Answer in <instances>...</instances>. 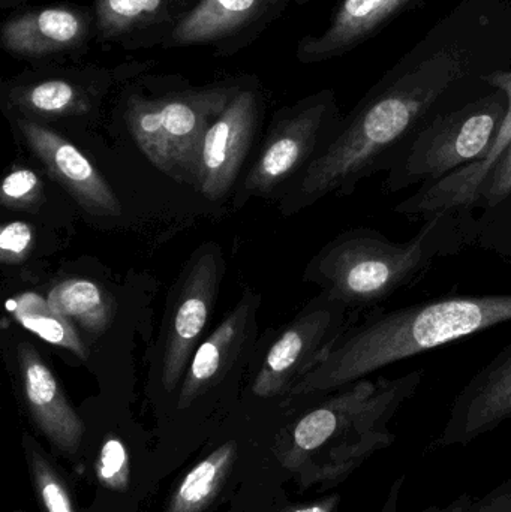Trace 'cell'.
I'll use <instances>...</instances> for the list:
<instances>
[{"label":"cell","mask_w":511,"mask_h":512,"mask_svg":"<svg viewBox=\"0 0 511 512\" xmlns=\"http://www.w3.org/2000/svg\"><path fill=\"white\" fill-rule=\"evenodd\" d=\"M511 69L510 0H462L360 99L303 171L299 206L387 173L429 119Z\"/></svg>","instance_id":"cell-1"},{"label":"cell","mask_w":511,"mask_h":512,"mask_svg":"<svg viewBox=\"0 0 511 512\" xmlns=\"http://www.w3.org/2000/svg\"><path fill=\"white\" fill-rule=\"evenodd\" d=\"M511 322V292L449 295L392 310H372L290 391L317 396L368 378L398 361Z\"/></svg>","instance_id":"cell-2"},{"label":"cell","mask_w":511,"mask_h":512,"mask_svg":"<svg viewBox=\"0 0 511 512\" xmlns=\"http://www.w3.org/2000/svg\"><path fill=\"white\" fill-rule=\"evenodd\" d=\"M423 370L396 378H363L330 391L296 421L282 442L279 459L303 487L347 480L374 454L395 442L390 421L417 393Z\"/></svg>","instance_id":"cell-3"},{"label":"cell","mask_w":511,"mask_h":512,"mask_svg":"<svg viewBox=\"0 0 511 512\" xmlns=\"http://www.w3.org/2000/svg\"><path fill=\"white\" fill-rule=\"evenodd\" d=\"M476 218L467 210L434 213L404 243L392 242L372 228H353L315 256L306 277L348 310L378 309L419 282L438 259L476 246Z\"/></svg>","instance_id":"cell-4"},{"label":"cell","mask_w":511,"mask_h":512,"mask_svg":"<svg viewBox=\"0 0 511 512\" xmlns=\"http://www.w3.org/2000/svg\"><path fill=\"white\" fill-rule=\"evenodd\" d=\"M245 77L194 86L179 74L144 72L122 86L117 107L123 126L162 173L182 182L194 179L204 134Z\"/></svg>","instance_id":"cell-5"},{"label":"cell","mask_w":511,"mask_h":512,"mask_svg":"<svg viewBox=\"0 0 511 512\" xmlns=\"http://www.w3.org/2000/svg\"><path fill=\"white\" fill-rule=\"evenodd\" d=\"M509 111V96L489 86L447 105L426 122L386 173L390 194L423 188L482 161L497 140Z\"/></svg>","instance_id":"cell-6"},{"label":"cell","mask_w":511,"mask_h":512,"mask_svg":"<svg viewBox=\"0 0 511 512\" xmlns=\"http://www.w3.org/2000/svg\"><path fill=\"white\" fill-rule=\"evenodd\" d=\"M158 60H126L116 65L68 63L27 68L3 81L0 101L9 116L36 122L89 119L111 90L150 72Z\"/></svg>","instance_id":"cell-7"},{"label":"cell","mask_w":511,"mask_h":512,"mask_svg":"<svg viewBox=\"0 0 511 512\" xmlns=\"http://www.w3.org/2000/svg\"><path fill=\"white\" fill-rule=\"evenodd\" d=\"M338 102L332 89L306 96L275 117L266 144L245 180V189L257 194L281 185L326 149L341 126Z\"/></svg>","instance_id":"cell-8"},{"label":"cell","mask_w":511,"mask_h":512,"mask_svg":"<svg viewBox=\"0 0 511 512\" xmlns=\"http://www.w3.org/2000/svg\"><path fill=\"white\" fill-rule=\"evenodd\" d=\"M96 42L92 5L51 3L9 12L0 27V47L30 68L80 63Z\"/></svg>","instance_id":"cell-9"},{"label":"cell","mask_w":511,"mask_h":512,"mask_svg":"<svg viewBox=\"0 0 511 512\" xmlns=\"http://www.w3.org/2000/svg\"><path fill=\"white\" fill-rule=\"evenodd\" d=\"M347 312L345 304L321 294L270 346L252 393L264 399L290 393L338 342Z\"/></svg>","instance_id":"cell-10"},{"label":"cell","mask_w":511,"mask_h":512,"mask_svg":"<svg viewBox=\"0 0 511 512\" xmlns=\"http://www.w3.org/2000/svg\"><path fill=\"white\" fill-rule=\"evenodd\" d=\"M261 110L260 81L246 75L240 89L204 134L194 170L195 186L204 197L221 200L230 191L257 134Z\"/></svg>","instance_id":"cell-11"},{"label":"cell","mask_w":511,"mask_h":512,"mask_svg":"<svg viewBox=\"0 0 511 512\" xmlns=\"http://www.w3.org/2000/svg\"><path fill=\"white\" fill-rule=\"evenodd\" d=\"M294 0H200L162 48L207 47L231 59L254 44Z\"/></svg>","instance_id":"cell-12"},{"label":"cell","mask_w":511,"mask_h":512,"mask_svg":"<svg viewBox=\"0 0 511 512\" xmlns=\"http://www.w3.org/2000/svg\"><path fill=\"white\" fill-rule=\"evenodd\" d=\"M9 117L30 152L78 206L96 216H119L122 213L113 189L71 141L47 123L26 117Z\"/></svg>","instance_id":"cell-13"},{"label":"cell","mask_w":511,"mask_h":512,"mask_svg":"<svg viewBox=\"0 0 511 512\" xmlns=\"http://www.w3.org/2000/svg\"><path fill=\"white\" fill-rule=\"evenodd\" d=\"M221 276V259L212 252L201 255L186 274L165 340L162 382L168 393L185 378L212 313Z\"/></svg>","instance_id":"cell-14"},{"label":"cell","mask_w":511,"mask_h":512,"mask_svg":"<svg viewBox=\"0 0 511 512\" xmlns=\"http://www.w3.org/2000/svg\"><path fill=\"white\" fill-rule=\"evenodd\" d=\"M200 0H93L96 44L123 51L162 48Z\"/></svg>","instance_id":"cell-15"},{"label":"cell","mask_w":511,"mask_h":512,"mask_svg":"<svg viewBox=\"0 0 511 512\" xmlns=\"http://www.w3.org/2000/svg\"><path fill=\"white\" fill-rule=\"evenodd\" d=\"M510 418L511 343L462 388L438 438V447H465Z\"/></svg>","instance_id":"cell-16"},{"label":"cell","mask_w":511,"mask_h":512,"mask_svg":"<svg viewBox=\"0 0 511 512\" xmlns=\"http://www.w3.org/2000/svg\"><path fill=\"white\" fill-rule=\"evenodd\" d=\"M425 0H339L326 29L297 42V62L317 65L338 59L380 35L405 12Z\"/></svg>","instance_id":"cell-17"},{"label":"cell","mask_w":511,"mask_h":512,"mask_svg":"<svg viewBox=\"0 0 511 512\" xmlns=\"http://www.w3.org/2000/svg\"><path fill=\"white\" fill-rule=\"evenodd\" d=\"M24 399L42 435L63 456L74 459L83 441V421L60 388L59 381L30 343L17 349Z\"/></svg>","instance_id":"cell-18"},{"label":"cell","mask_w":511,"mask_h":512,"mask_svg":"<svg viewBox=\"0 0 511 512\" xmlns=\"http://www.w3.org/2000/svg\"><path fill=\"white\" fill-rule=\"evenodd\" d=\"M255 310L257 300L252 295L243 298L197 348L180 387L179 409L189 408L224 378L251 336Z\"/></svg>","instance_id":"cell-19"},{"label":"cell","mask_w":511,"mask_h":512,"mask_svg":"<svg viewBox=\"0 0 511 512\" xmlns=\"http://www.w3.org/2000/svg\"><path fill=\"white\" fill-rule=\"evenodd\" d=\"M237 457V444L225 442L194 466L177 486L164 512H204L227 483Z\"/></svg>","instance_id":"cell-20"},{"label":"cell","mask_w":511,"mask_h":512,"mask_svg":"<svg viewBox=\"0 0 511 512\" xmlns=\"http://www.w3.org/2000/svg\"><path fill=\"white\" fill-rule=\"evenodd\" d=\"M48 304L90 336H101L113 319V304L98 283L66 279L48 292Z\"/></svg>","instance_id":"cell-21"},{"label":"cell","mask_w":511,"mask_h":512,"mask_svg":"<svg viewBox=\"0 0 511 512\" xmlns=\"http://www.w3.org/2000/svg\"><path fill=\"white\" fill-rule=\"evenodd\" d=\"M11 313L15 321L41 337L50 345L59 346L77 355L81 360L89 358V349L75 330L74 324L63 318L35 292H24L12 300Z\"/></svg>","instance_id":"cell-22"},{"label":"cell","mask_w":511,"mask_h":512,"mask_svg":"<svg viewBox=\"0 0 511 512\" xmlns=\"http://www.w3.org/2000/svg\"><path fill=\"white\" fill-rule=\"evenodd\" d=\"M483 83L489 84L492 87L504 90L509 96V111H507L506 120L498 132L497 140L494 146L489 150L488 155L482 161L474 162L468 167L461 168V170L453 173L447 179L450 191L459 198V200L470 201L476 197L479 186L482 185L488 171L491 170L492 165L495 164L501 153L506 150L511 141V69L507 71L492 72V74L485 75L482 78Z\"/></svg>","instance_id":"cell-23"},{"label":"cell","mask_w":511,"mask_h":512,"mask_svg":"<svg viewBox=\"0 0 511 512\" xmlns=\"http://www.w3.org/2000/svg\"><path fill=\"white\" fill-rule=\"evenodd\" d=\"M27 463L32 475L35 493L44 512H75L68 487L57 474L53 463L47 459L42 448L30 436L24 438Z\"/></svg>","instance_id":"cell-24"},{"label":"cell","mask_w":511,"mask_h":512,"mask_svg":"<svg viewBox=\"0 0 511 512\" xmlns=\"http://www.w3.org/2000/svg\"><path fill=\"white\" fill-rule=\"evenodd\" d=\"M44 200V186L32 170L18 168L3 179L0 204L5 209L30 212L38 209Z\"/></svg>","instance_id":"cell-25"},{"label":"cell","mask_w":511,"mask_h":512,"mask_svg":"<svg viewBox=\"0 0 511 512\" xmlns=\"http://www.w3.org/2000/svg\"><path fill=\"white\" fill-rule=\"evenodd\" d=\"M511 197V141L479 186L473 210H491Z\"/></svg>","instance_id":"cell-26"},{"label":"cell","mask_w":511,"mask_h":512,"mask_svg":"<svg viewBox=\"0 0 511 512\" xmlns=\"http://www.w3.org/2000/svg\"><path fill=\"white\" fill-rule=\"evenodd\" d=\"M511 240V197L476 218V246L497 252Z\"/></svg>","instance_id":"cell-27"},{"label":"cell","mask_w":511,"mask_h":512,"mask_svg":"<svg viewBox=\"0 0 511 512\" xmlns=\"http://www.w3.org/2000/svg\"><path fill=\"white\" fill-rule=\"evenodd\" d=\"M96 475L99 483L107 489L122 492L128 487L131 469L128 453L122 441L116 438H108L105 441L96 462Z\"/></svg>","instance_id":"cell-28"},{"label":"cell","mask_w":511,"mask_h":512,"mask_svg":"<svg viewBox=\"0 0 511 512\" xmlns=\"http://www.w3.org/2000/svg\"><path fill=\"white\" fill-rule=\"evenodd\" d=\"M33 246V231L26 222L3 225L0 231V261L5 265L20 264L29 256Z\"/></svg>","instance_id":"cell-29"},{"label":"cell","mask_w":511,"mask_h":512,"mask_svg":"<svg viewBox=\"0 0 511 512\" xmlns=\"http://www.w3.org/2000/svg\"><path fill=\"white\" fill-rule=\"evenodd\" d=\"M468 512H511V478L485 498L473 502Z\"/></svg>","instance_id":"cell-30"},{"label":"cell","mask_w":511,"mask_h":512,"mask_svg":"<svg viewBox=\"0 0 511 512\" xmlns=\"http://www.w3.org/2000/svg\"><path fill=\"white\" fill-rule=\"evenodd\" d=\"M339 501H341V498L338 495H330L327 498L320 499V501L302 505V507L293 508V510L287 512H336Z\"/></svg>","instance_id":"cell-31"},{"label":"cell","mask_w":511,"mask_h":512,"mask_svg":"<svg viewBox=\"0 0 511 512\" xmlns=\"http://www.w3.org/2000/svg\"><path fill=\"white\" fill-rule=\"evenodd\" d=\"M473 502L470 496L462 495L456 501H453L452 504L446 505V507H431L422 512H468Z\"/></svg>","instance_id":"cell-32"},{"label":"cell","mask_w":511,"mask_h":512,"mask_svg":"<svg viewBox=\"0 0 511 512\" xmlns=\"http://www.w3.org/2000/svg\"><path fill=\"white\" fill-rule=\"evenodd\" d=\"M27 2L29 0H0V9L2 11H15V9L23 8V6H27Z\"/></svg>","instance_id":"cell-33"},{"label":"cell","mask_w":511,"mask_h":512,"mask_svg":"<svg viewBox=\"0 0 511 512\" xmlns=\"http://www.w3.org/2000/svg\"><path fill=\"white\" fill-rule=\"evenodd\" d=\"M495 254L500 255L501 258L506 259V261L511 262V240L506 243V245L501 246Z\"/></svg>","instance_id":"cell-34"},{"label":"cell","mask_w":511,"mask_h":512,"mask_svg":"<svg viewBox=\"0 0 511 512\" xmlns=\"http://www.w3.org/2000/svg\"><path fill=\"white\" fill-rule=\"evenodd\" d=\"M312 2H315V0H294V3H296V5H300V6H305V5H308V3H312Z\"/></svg>","instance_id":"cell-35"}]
</instances>
